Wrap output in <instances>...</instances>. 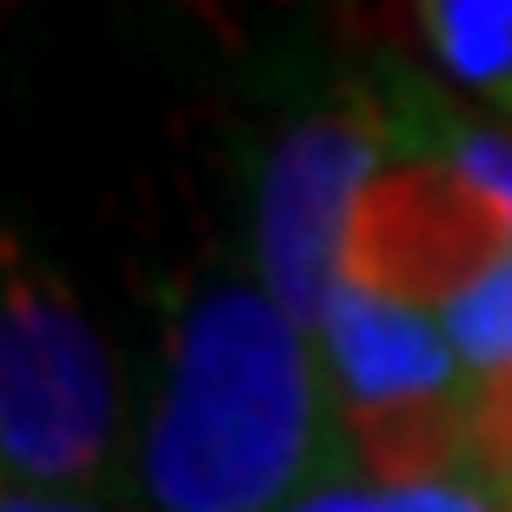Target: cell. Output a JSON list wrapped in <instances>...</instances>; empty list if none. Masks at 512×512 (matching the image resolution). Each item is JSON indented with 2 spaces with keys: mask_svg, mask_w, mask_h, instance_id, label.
Segmentation results:
<instances>
[{
  "mask_svg": "<svg viewBox=\"0 0 512 512\" xmlns=\"http://www.w3.org/2000/svg\"><path fill=\"white\" fill-rule=\"evenodd\" d=\"M320 360L333 393H340V433L446 413V406L473 399V380H466L439 313L380 300L360 286L333 293L320 320Z\"/></svg>",
  "mask_w": 512,
  "mask_h": 512,
  "instance_id": "cell-5",
  "label": "cell"
},
{
  "mask_svg": "<svg viewBox=\"0 0 512 512\" xmlns=\"http://www.w3.org/2000/svg\"><path fill=\"white\" fill-rule=\"evenodd\" d=\"M286 512H393V493L366 486V479H333V486H313L306 499H293Z\"/></svg>",
  "mask_w": 512,
  "mask_h": 512,
  "instance_id": "cell-9",
  "label": "cell"
},
{
  "mask_svg": "<svg viewBox=\"0 0 512 512\" xmlns=\"http://www.w3.org/2000/svg\"><path fill=\"white\" fill-rule=\"evenodd\" d=\"M466 473L493 512H512V366L479 373L466 399Z\"/></svg>",
  "mask_w": 512,
  "mask_h": 512,
  "instance_id": "cell-8",
  "label": "cell"
},
{
  "mask_svg": "<svg viewBox=\"0 0 512 512\" xmlns=\"http://www.w3.org/2000/svg\"><path fill=\"white\" fill-rule=\"evenodd\" d=\"M114 446V366L80 300L7 253V320H0V453L7 479L27 486H94Z\"/></svg>",
  "mask_w": 512,
  "mask_h": 512,
  "instance_id": "cell-2",
  "label": "cell"
},
{
  "mask_svg": "<svg viewBox=\"0 0 512 512\" xmlns=\"http://www.w3.org/2000/svg\"><path fill=\"white\" fill-rule=\"evenodd\" d=\"M499 260H512L506 213L439 153H406L399 167H380V180L360 193L340 286L419 306V313H446Z\"/></svg>",
  "mask_w": 512,
  "mask_h": 512,
  "instance_id": "cell-4",
  "label": "cell"
},
{
  "mask_svg": "<svg viewBox=\"0 0 512 512\" xmlns=\"http://www.w3.org/2000/svg\"><path fill=\"white\" fill-rule=\"evenodd\" d=\"M419 34L459 87L512 107V0H426Z\"/></svg>",
  "mask_w": 512,
  "mask_h": 512,
  "instance_id": "cell-6",
  "label": "cell"
},
{
  "mask_svg": "<svg viewBox=\"0 0 512 512\" xmlns=\"http://www.w3.org/2000/svg\"><path fill=\"white\" fill-rule=\"evenodd\" d=\"M7 512H94V506H80V499H54V493H7Z\"/></svg>",
  "mask_w": 512,
  "mask_h": 512,
  "instance_id": "cell-10",
  "label": "cell"
},
{
  "mask_svg": "<svg viewBox=\"0 0 512 512\" xmlns=\"http://www.w3.org/2000/svg\"><path fill=\"white\" fill-rule=\"evenodd\" d=\"M439 326H446V340H453L459 366H466L473 380L512 366V260H499L479 286H466V293L439 313Z\"/></svg>",
  "mask_w": 512,
  "mask_h": 512,
  "instance_id": "cell-7",
  "label": "cell"
},
{
  "mask_svg": "<svg viewBox=\"0 0 512 512\" xmlns=\"http://www.w3.org/2000/svg\"><path fill=\"white\" fill-rule=\"evenodd\" d=\"M320 459V360L306 326L253 280L193 293L173 320L167 386L147 426L160 512H273Z\"/></svg>",
  "mask_w": 512,
  "mask_h": 512,
  "instance_id": "cell-1",
  "label": "cell"
},
{
  "mask_svg": "<svg viewBox=\"0 0 512 512\" xmlns=\"http://www.w3.org/2000/svg\"><path fill=\"white\" fill-rule=\"evenodd\" d=\"M380 147L386 114L353 100V107L300 120L260 173V213H253L260 286L306 333H320L326 306L340 293L346 233H353L360 193L380 180Z\"/></svg>",
  "mask_w": 512,
  "mask_h": 512,
  "instance_id": "cell-3",
  "label": "cell"
}]
</instances>
